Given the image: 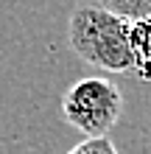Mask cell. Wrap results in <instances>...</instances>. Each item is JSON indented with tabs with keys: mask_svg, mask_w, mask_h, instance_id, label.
<instances>
[{
	"mask_svg": "<svg viewBox=\"0 0 151 154\" xmlns=\"http://www.w3.org/2000/svg\"><path fill=\"white\" fill-rule=\"evenodd\" d=\"M67 45L81 62L106 73H134L129 23L104 6H76L67 23Z\"/></svg>",
	"mask_w": 151,
	"mask_h": 154,
	"instance_id": "6da1fadb",
	"label": "cell"
},
{
	"mask_svg": "<svg viewBox=\"0 0 151 154\" xmlns=\"http://www.w3.org/2000/svg\"><path fill=\"white\" fill-rule=\"evenodd\" d=\"M123 115V93L106 76H87L62 95V118L84 137H109Z\"/></svg>",
	"mask_w": 151,
	"mask_h": 154,
	"instance_id": "7a4b0ae2",
	"label": "cell"
},
{
	"mask_svg": "<svg viewBox=\"0 0 151 154\" xmlns=\"http://www.w3.org/2000/svg\"><path fill=\"white\" fill-rule=\"evenodd\" d=\"M129 37L134 48V76L148 81L151 79V20L129 23Z\"/></svg>",
	"mask_w": 151,
	"mask_h": 154,
	"instance_id": "3957f363",
	"label": "cell"
},
{
	"mask_svg": "<svg viewBox=\"0 0 151 154\" xmlns=\"http://www.w3.org/2000/svg\"><path fill=\"white\" fill-rule=\"evenodd\" d=\"M98 6H104L106 11L123 17L126 23L151 20V0H101Z\"/></svg>",
	"mask_w": 151,
	"mask_h": 154,
	"instance_id": "277c9868",
	"label": "cell"
},
{
	"mask_svg": "<svg viewBox=\"0 0 151 154\" xmlns=\"http://www.w3.org/2000/svg\"><path fill=\"white\" fill-rule=\"evenodd\" d=\"M67 154H120V151L112 143V137H84L81 143H76Z\"/></svg>",
	"mask_w": 151,
	"mask_h": 154,
	"instance_id": "5b68a950",
	"label": "cell"
}]
</instances>
